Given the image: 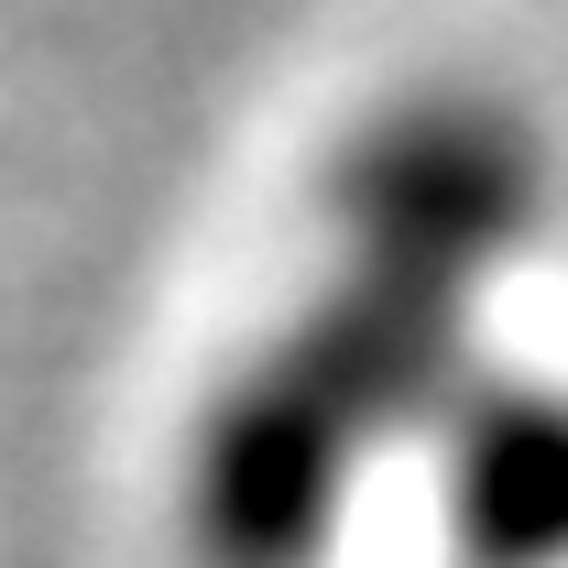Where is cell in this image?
<instances>
[{
  "label": "cell",
  "instance_id": "1",
  "mask_svg": "<svg viewBox=\"0 0 568 568\" xmlns=\"http://www.w3.org/2000/svg\"><path fill=\"white\" fill-rule=\"evenodd\" d=\"M437 481L470 568H568V394L459 383L437 426Z\"/></svg>",
  "mask_w": 568,
  "mask_h": 568
}]
</instances>
